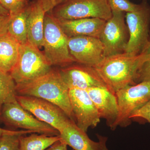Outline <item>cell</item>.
Listing matches in <instances>:
<instances>
[{"mask_svg": "<svg viewBox=\"0 0 150 150\" xmlns=\"http://www.w3.org/2000/svg\"><path fill=\"white\" fill-rule=\"evenodd\" d=\"M49 13L58 19L98 18L106 21L112 14L107 0H66Z\"/></svg>", "mask_w": 150, "mask_h": 150, "instance_id": "6", "label": "cell"}, {"mask_svg": "<svg viewBox=\"0 0 150 150\" xmlns=\"http://www.w3.org/2000/svg\"><path fill=\"white\" fill-rule=\"evenodd\" d=\"M32 133L28 136L20 137V150H45L61 140L60 135L50 136Z\"/></svg>", "mask_w": 150, "mask_h": 150, "instance_id": "20", "label": "cell"}, {"mask_svg": "<svg viewBox=\"0 0 150 150\" xmlns=\"http://www.w3.org/2000/svg\"><path fill=\"white\" fill-rule=\"evenodd\" d=\"M57 19L67 37L88 36L99 38L106 21L98 18Z\"/></svg>", "mask_w": 150, "mask_h": 150, "instance_id": "15", "label": "cell"}, {"mask_svg": "<svg viewBox=\"0 0 150 150\" xmlns=\"http://www.w3.org/2000/svg\"><path fill=\"white\" fill-rule=\"evenodd\" d=\"M69 38L65 34L57 19L46 13L44 22V54L51 66L64 68L74 64V59L70 54Z\"/></svg>", "mask_w": 150, "mask_h": 150, "instance_id": "4", "label": "cell"}, {"mask_svg": "<svg viewBox=\"0 0 150 150\" xmlns=\"http://www.w3.org/2000/svg\"><path fill=\"white\" fill-rule=\"evenodd\" d=\"M34 133L27 130H21L18 133L6 134L0 137V150H20V137L21 135Z\"/></svg>", "mask_w": 150, "mask_h": 150, "instance_id": "23", "label": "cell"}, {"mask_svg": "<svg viewBox=\"0 0 150 150\" xmlns=\"http://www.w3.org/2000/svg\"><path fill=\"white\" fill-rule=\"evenodd\" d=\"M1 120L7 126L15 129H23L50 136L60 135L59 131L54 127L40 121L23 108L16 99L3 105Z\"/></svg>", "mask_w": 150, "mask_h": 150, "instance_id": "8", "label": "cell"}, {"mask_svg": "<svg viewBox=\"0 0 150 150\" xmlns=\"http://www.w3.org/2000/svg\"><path fill=\"white\" fill-rule=\"evenodd\" d=\"M19 131H12L2 129L0 127V137L6 134H13L18 133Z\"/></svg>", "mask_w": 150, "mask_h": 150, "instance_id": "31", "label": "cell"}, {"mask_svg": "<svg viewBox=\"0 0 150 150\" xmlns=\"http://www.w3.org/2000/svg\"><path fill=\"white\" fill-rule=\"evenodd\" d=\"M19 104L40 121L54 127L59 133L71 121L63 110L56 105L45 100L28 96L17 95Z\"/></svg>", "mask_w": 150, "mask_h": 150, "instance_id": "9", "label": "cell"}, {"mask_svg": "<svg viewBox=\"0 0 150 150\" xmlns=\"http://www.w3.org/2000/svg\"><path fill=\"white\" fill-rule=\"evenodd\" d=\"M59 135L62 142L74 150H100L99 142L91 139L86 132L79 128L74 121Z\"/></svg>", "mask_w": 150, "mask_h": 150, "instance_id": "17", "label": "cell"}, {"mask_svg": "<svg viewBox=\"0 0 150 150\" xmlns=\"http://www.w3.org/2000/svg\"><path fill=\"white\" fill-rule=\"evenodd\" d=\"M52 69L44 54L28 41L20 44L18 59L10 74L19 85L35 80Z\"/></svg>", "mask_w": 150, "mask_h": 150, "instance_id": "3", "label": "cell"}, {"mask_svg": "<svg viewBox=\"0 0 150 150\" xmlns=\"http://www.w3.org/2000/svg\"><path fill=\"white\" fill-rule=\"evenodd\" d=\"M118 106V117L111 127H126L131 124L130 116L150 100V81H143L128 86L115 92Z\"/></svg>", "mask_w": 150, "mask_h": 150, "instance_id": "5", "label": "cell"}, {"mask_svg": "<svg viewBox=\"0 0 150 150\" xmlns=\"http://www.w3.org/2000/svg\"><path fill=\"white\" fill-rule=\"evenodd\" d=\"M31 8V3L21 11L13 15L10 19L8 27V33L20 44L28 42V18Z\"/></svg>", "mask_w": 150, "mask_h": 150, "instance_id": "19", "label": "cell"}, {"mask_svg": "<svg viewBox=\"0 0 150 150\" xmlns=\"http://www.w3.org/2000/svg\"><path fill=\"white\" fill-rule=\"evenodd\" d=\"M10 19V15H0V35L7 33Z\"/></svg>", "mask_w": 150, "mask_h": 150, "instance_id": "28", "label": "cell"}, {"mask_svg": "<svg viewBox=\"0 0 150 150\" xmlns=\"http://www.w3.org/2000/svg\"><path fill=\"white\" fill-rule=\"evenodd\" d=\"M70 54L76 62L95 68L105 57V50L99 38L77 36L69 38Z\"/></svg>", "mask_w": 150, "mask_h": 150, "instance_id": "12", "label": "cell"}, {"mask_svg": "<svg viewBox=\"0 0 150 150\" xmlns=\"http://www.w3.org/2000/svg\"><path fill=\"white\" fill-rule=\"evenodd\" d=\"M41 5L46 13H49L56 6L66 0H36Z\"/></svg>", "mask_w": 150, "mask_h": 150, "instance_id": "27", "label": "cell"}, {"mask_svg": "<svg viewBox=\"0 0 150 150\" xmlns=\"http://www.w3.org/2000/svg\"><path fill=\"white\" fill-rule=\"evenodd\" d=\"M20 46L8 33L0 35V70L10 73L18 59Z\"/></svg>", "mask_w": 150, "mask_h": 150, "instance_id": "18", "label": "cell"}, {"mask_svg": "<svg viewBox=\"0 0 150 150\" xmlns=\"http://www.w3.org/2000/svg\"><path fill=\"white\" fill-rule=\"evenodd\" d=\"M112 13L99 38L104 46L106 57L124 53L129 39L125 13L112 11Z\"/></svg>", "mask_w": 150, "mask_h": 150, "instance_id": "10", "label": "cell"}, {"mask_svg": "<svg viewBox=\"0 0 150 150\" xmlns=\"http://www.w3.org/2000/svg\"><path fill=\"white\" fill-rule=\"evenodd\" d=\"M144 59L142 53L133 56L124 52L105 57L95 69L108 88L115 94L127 86L136 84L137 71Z\"/></svg>", "mask_w": 150, "mask_h": 150, "instance_id": "1", "label": "cell"}, {"mask_svg": "<svg viewBox=\"0 0 150 150\" xmlns=\"http://www.w3.org/2000/svg\"><path fill=\"white\" fill-rule=\"evenodd\" d=\"M96 136L98 139V142L100 145V150H109L106 146L108 138L107 137L101 136L99 134H96Z\"/></svg>", "mask_w": 150, "mask_h": 150, "instance_id": "30", "label": "cell"}, {"mask_svg": "<svg viewBox=\"0 0 150 150\" xmlns=\"http://www.w3.org/2000/svg\"><path fill=\"white\" fill-rule=\"evenodd\" d=\"M17 94L39 98L54 103L74 120L69 98V89L59 70L50 72L28 83L16 85Z\"/></svg>", "mask_w": 150, "mask_h": 150, "instance_id": "2", "label": "cell"}, {"mask_svg": "<svg viewBox=\"0 0 150 150\" xmlns=\"http://www.w3.org/2000/svg\"><path fill=\"white\" fill-rule=\"evenodd\" d=\"M67 145L60 140L45 150H67Z\"/></svg>", "mask_w": 150, "mask_h": 150, "instance_id": "29", "label": "cell"}, {"mask_svg": "<svg viewBox=\"0 0 150 150\" xmlns=\"http://www.w3.org/2000/svg\"><path fill=\"white\" fill-rule=\"evenodd\" d=\"M141 118L150 123V100L144 105L138 109L130 116V118Z\"/></svg>", "mask_w": 150, "mask_h": 150, "instance_id": "26", "label": "cell"}, {"mask_svg": "<svg viewBox=\"0 0 150 150\" xmlns=\"http://www.w3.org/2000/svg\"><path fill=\"white\" fill-rule=\"evenodd\" d=\"M16 84L10 73L0 70V123L3 105L16 99Z\"/></svg>", "mask_w": 150, "mask_h": 150, "instance_id": "21", "label": "cell"}, {"mask_svg": "<svg viewBox=\"0 0 150 150\" xmlns=\"http://www.w3.org/2000/svg\"><path fill=\"white\" fill-rule=\"evenodd\" d=\"M59 71L62 79L69 89L87 90L99 87L108 88L93 67L73 64L61 68Z\"/></svg>", "mask_w": 150, "mask_h": 150, "instance_id": "13", "label": "cell"}, {"mask_svg": "<svg viewBox=\"0 0 150 150\" xmlns=\"http://www.w3.org/2000/svg\"><path fill=\"white\" fill-rule=\"evenodd\" d=\"M29 0H0V4L8 11L10 15L21 11L29 4Z\"/></svg>", "mask_w": 150, "mask_h": 150, "instance_id": "25", "label": "cell"}, {"mask_svg": "<svg viewBox=\"0 0 150 150\" xmlns=\"http://www.w3.org/2000/svg\"><path fill=\"white\" fill-rule=\"evenodd\" d=\"M0 15H10L9 12L0 4Z\"/></svg>", "mask_w": 150, "mask_h": 150, "instance_id": "32", "label": "cell"}, {"mask_svg": "<svg viewBox=\"0 0 150 150\" xmlns=\"http://www.w3.org/2000/svg\"><path fill=\"white\" fill-rule=\"evenodd\" d=\"M112 11L130 13L139 8L141 4H136L129 0H107Z\"/></svg>", "mask_w": 150, "mask_h": 150, "instance_id": "24", "label": "cell"}, {"mask_svg": "<svg viewBox=\"0 0 150 150\" xmlns=\"http://www.w3.org/2000/svg\"><path fill=\"white\" fill-rule=\"evenodd\" d=\"M144 61L137 71L135 79L137 84L143 81H150V36L147 45L142 51Z\"/></svg>", "mask_w": 150, "mask_h": 150, "instance_id": "22", "label": "cell"}, {"mask_svg": "<svg viewBox=\"0 0 150 150\" xmlns=\"http://www.w3.org/2000/svg\"><path fill=\"white\" fill-rule=\"evenodd\" d=\"M30 3L31 8L28 18V40L39 48L43 46L44 18L46 13L36 0Z\"/></svg>", "mask_w": 150, "mask_h": 150, "instance_id": "16", "label": "cell"}, {"mask_svg": "<svg viewBox=\"0 0 150 150\" xmlns=\"http://www.w3.org/2000/svg\"><path fill=\"white\" fill-rule=\"evenodd\" d=\"M72 114L76 125L87 132L89 128L96 127L100 122V116L86 91L69 89Z\"/></svg>", "mask_w": 150, "mask_h": 150, "instance_id": "11", "label": "cell"}, {"mask_svg": "<svg viewBox=\"0 0 150 150\" xmlns=\"http://www.w3.org/2000/svg\"><path fill=\"white\" fill-rule=\"evenodd\" d=\"M87 92L96 107L100 118H104L111 129L118 114V106L115 94L107 87L88 89Z\"/></svg>", "mask_w": 150, "mask_h": 150, "instance_id": "14", "label": "cell"}, {"mask_svg": "<svg viewBox=\"0 0 150 150\" xmlns=\"http://www.w3.org/2000/svg\"><path fill=\"white\" fill-rule=\"evenodd\" d=\"M140 4L139 9L125 15L129 39L124 52L133 56L142 53L150 36V6L145 1Z\"/></svg>", "mask_w": 150, "mask_h": 150, "instance_id": "7", "label": "cell"}]
</instances>
